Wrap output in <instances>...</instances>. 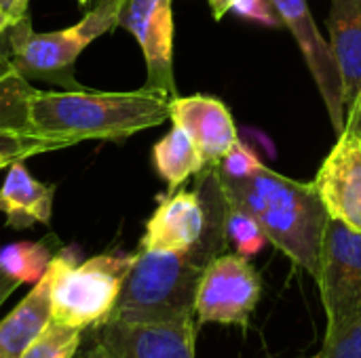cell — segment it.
<instances>
[{
  "label": "cell",
  "instance_id": "obj_12",
  "mask_svg": "<svg viewBox=\"0 0 361 358\" xmlns=\"http://www.w3.org/2000/svg\"><path fill=\"white\" fill-rule=\"evenodd\" d=\"M169 120L188 133L207 167L218 165L239 141L231 110L212 95L171 97Z\"/></svg>",
  "mask_w": 361,
  "mask_h": 358
},
{
  "label": "cell",
  "instance_id": "obj_11",
  "mask_svg": "<svg viewBox=\"0 0 361 358\" xmlns=\"http://www.w3.org/2000/svg\"><path fill=\"white\" fill-rule=\"evenodd\" d=\"M271 2L281 23L296 38L302 57L311 70V76L324 97L332 127L336 133H341L345 127V99H343V78L332 46L319 34L307 0H271Z\"/></svg>",
  "mask_w": 361,
  "mask_h": 358
},
{
  "label": "cell",
  "instance_id": "obj_7",
  "mask_svg": "<svg viewBox=\"0 0 361 358\" xmlns=\"http://www.w3.org/2000/svg\"><path fill=\"white\" fill-rule=\"evenodd\" d=\"M317 285L322 291L328 331L361 319V232L328 219Z\"/></svg>",
  "mask_w": 361,
  "mask_h": 358
},
{
  "label": "cell",
  "instance_id": "obj_18",
  "mask_svg": "<svg viewBox=\"0 0 361 358\" xmlns=\"http://www.w3.org/2000/svg\"><path fill=\"white\" fill-rule=\"evenodd\" d=\"M53 253L47 241L40 243H13L0 249V270L23 283H38L51 262Z\"/></svg>",
  "mask_w": 361,
  "mask_h": 358
},
{
  "label": "cell",
  "instance_id": "obj_6",
  "mask_svg": "<svg viewBox=\"0 0 361 358\" xmlns=\"http://www.w3.org/2000/svg\"><path fill=\"white\" fill-rule=\"evenodd\" d=\"M72 358H195V323H129L106 319L89 329Z\"/></svg>",
  "mask_w": 361,
  "mask_h": 358
},
{
  "label": "cell",
  "instance_id": "obj_17",
  "mask_svg": "<svg viewBox=\"0 0 361 358\" xmlns=\"http://www.w3.org/2000/svg\"><path fill=\"white\" fill-rule=\"evenodd\" d=\"M34 87L13 65L0 72V133H27Z\"/></svg>",
  "mask_w": 361,
  "mask_h": 358
},
{
  "label": "cell",
  "instance_id": "obj_8",
  "mask_svg": "<svg viewBox=\"0 0 361 358\" xmlns=\"http://www.w3.org/2000/svg\"><path fill=\"white\" fill-rule=\"evenodd\" d=\"M260 293V276L250 260L239 253H222L201 274L195 314L199 323L247 327Z\"/></svg>",
  "mask_w": 361,
  "mask_h": 358
},
{
  "label": "cell",
  "instance_id": "obj_19",
  "mask_svg": "<svg viewBox=\"0 0 361 358\" xmlns=\"http://www.w3.org/2000/svg\"><path fill=\"white\" fill-rule=\"evenodd\" d=\"M226 238L228 243H233L235 251L243 257H254L258 255L264 245L269 243L264 230L260 228V224L243 209L226 203Z\"/></svg>",
  "mask_w": 361,
  "mask_h": 358
},
{
  "label": "cell",
  "instance_id": "obj_28",
  "mask_svg": "<svg viewBox=\"0 0 361 358\" xmlns=\"http://www.w3.org/2000/svg\"><path fill=\"white\" fill-rule=\"evenodd\" d=\"M13 25H15V21H13V19H11V17L0 8V42H4V40H6V36H4V34H8V30H11Z\"/></svg>",
  "mask_w": 361,
  "mask_h": 358
},
{
  "label": "cell",
  "instance_id": "obj_2",
  "mask_svg": "<svg viewBox=\"0 0 361 358\" xmlns=\"http://www.w3.org/2000/svg\"><path fill=\"white\" fill-rule=\"evenodd\" d=\"M220 186L226 203L247 211L269 243L317 281L330 215L313 184L290 179L262 165L241 179L220 177Z\"/></svg>",
  "mask_w": 361,
  "mask_h": 358
},
{
  "label": "cell",
  "instance_id": "obj_1",
  "mask_svg": "<svg viewBox=\"0 0 361 358\" xmlns=\"http://www.w3.org/2000/svg\"><path fill=\"white\" fill-rule=\"evenodd\" d=\"M169 99L146 87L129 93L36 89L30 99L27 133L61 148L91 139L125 141L163 124L169 118Z\"/></svg>",
  "mask_w": 361,
  "mask_h": 358
},
{
  "label": "cell",
  "instance_id": "obj_26",
  "mask_svg": "<svg viewBox=\"0 0 361 358\" xmlns=\"http://www.w3.org/2000/svg\"><path fill=\"white\" fill-rule=\"evenodd\" d=\"M19 285H21V283H19L17 279H13V276H8L6 272L0 270V306L17 291Z\"/></svg>",
  "mask_w": 361,
  "mask_h": 358
},
{
  "label": "cell",
  "instance_id": "obj_10",
  "mask_svg": "<svg viewBox=\"0 0 361 358\" xmlns=\"http://www.w3.org/2000/svg\"><path fill=\"white\" fill-rule=\"evenodd\" d=\"M118 25L131 32L146 59V89L176 97L171 0H123Z\"/></svg>",
  "mask_w": 361,
  "mask_h": 358
},
{
  "label": "cell",
  "instance_id": "obj_20",
  "mask_svg": "<svg viewBox=\"0 0 361 358\" xmlns=\"http://www.w3.org/2000/svg\"><path fill=\"white\" fill-rule=\"evenodd\" d=\"M80 329L51 321L19 358H72L80 346Z\"/></svg>",
  "mask_w": 361,
  "mask_h": 358
},
{
  "label": "cell",
  "instance_id": "obj_27",
  "mask_svg": "<svg viewBox=\"0 0 361 358\" xmlns=\"http://www.w3.org/2000/svg\"><path fill=\"white\" fill-rule=\"evenodd\" d=\"M207 2H209L212 15H214L216 21H220L231 11V4H233V0H207Z\"/></svg>",
  "mask_w": 361,
  "mask_h": 358
},
{
  "label": "cell",
  "instance_id": "obj_16",
  "mask_svg": "<svg viewBox=\"0 0 361 358\" xmlns=\"http://www.w3.org/2000/svg\"><path fill=\"white\" fill-rule=\"evenodd\" d=\"M152 160L157 173L169 186V192H176L188 177L199 175L207 167L195 141L178 124H173L171 131L154 143Z\"/></svg>",
  "mask_w": 361,
  "mask_h": 358
},
{
  "label": "cell",
  "instance_id": "obj_14",
  "mask_svg": "<svg viewBox=\"0 0 361 358\" xmlns=\"http://www.w3.org/2000/svg\"><path fill=\"white\" fill-rule=\"evenodd\" d=\"M53 196L55 186L32 177L23 160H17L0 186V213L13 230H25L34 224L47 226L53 215Z\"/></svg>",
  "mask_w": 361,
  "mask_h": 358
},
{
  "label": "cell",
  "instance_id": "obj_4",
  "mask_svg": "<svg viewBox=\"0 0 361 358\" xmlns=\"http://www.w3.org/2000/svg\"><path fill=\"white\" fill-rule=\"evenodd\" d=\"M133 260L135 253H106L76 264L68 251L53 255L49 262L51 321L80 331L104 323L116 306Z\"/></svg>",
  "mask_w": 361,
  "mask_h": 358
},
{
  "label": "cell",
  "instance_id": "obj_31",
  "mask_svg": "<svg viewBox=\"0 0 361 358\" xmlns=\"http://www.w3.org/2000/svg\"><path fill=\"white\" fill-rule=\"evenodd\" d=\"M353 106H357V110H360V118H361V93H360V97H357V101H355Z\"/></svg>",
  "mask_w": 361,
  "mask_h": 358
},
{
  "label": "cell",
  "instance_id": "obj_24",
  "mask_svg": "<svg viewBox=\"0 0 361 358\" xmlns=\"http://www.w3.org/2000/svg\"><path fill=\"white\" fill-rule=\"evenodd\" d=\"M231 11H235L237 15H241L245 19L258 21V23H264L271 27L281 25V19L271 0H233Z\"/></svg>",
  "mask_w": 361,
  "mask_h": 358
},
{
  "label": "cell",
  "instance_id": "obj_15",
  "mask_svg": "<svg viewBox=\"0 0 361 358\" xmlns=\"http://www.w3.org/2000/svg\"><path fill=\"white\" fill-rule=\"evenodd\" d=\"M51 323V270L0 323V358H19Z\"/></svg>",
  "mask_w": 361,
  "mask_h": 358
},
{
  "label": "cell",
  "instance_id": "obj_32",
  "mask_svg": "<svg viewBox=\"0 0 361 358\" xmlns=\"http://www.w3.org/2000/svg\"><path fill=\"white\" fill-rule=\"evenodd\" d=\"M87 2H89V0H78V4H80V6H85Z\"/></svg>",
  "mask_w": 361,
  "mask_h": 358
},
{
  "label": "cell",
  "instance_id": "obj_23",
  "mask_svg": "<svg viewBox=\"0 0 361 358\" xmlns=\"http://www.w3.org/2000/svg\"><path fill=\"white\" fill-rule=\"evenodd\" d=\"M53 150H61V146L34 137L30 133H0V154H13L25 160L30 156L53 152Z\"/></svg>",
  "mask_w": 361,
  "mask_h": 358
},
{
  "label": "cell",
  "instance_id": "obj_29",
  "mask_svg": "<svg viewBox=\"0 0 361 358\" xmlns=\"http://www.w3.org/2000/svg\"><path fill=\"white\" fill-rule=\"evenodd\" d=\"M13 63H11V51H8V40L6 42H0V72L8 70Z\"/></svg>",
  "mask_w": 361,
  "mask_h": 358
},
{
  "label": "cell",
  "instance_id": "obj_13",
  "mask_svg": "<svg viewBox=\"0 0 361 358\" xmlns=\"http://www.w3.org/2000/svg\"><path fill=\"white\" fill-rule=\"evenodd\" d=\"M332 51L343 78L345 118L361 93V0H330Z\"/></svg>",
  "mask_w": 361,
  "mask_h": 358
},
{
  "label": "cell",
  "instance_id": "obj_21",
  "mask_svg": "<svg viewBox=\"0 0 361 358\" xmlns=\"http://www.w3.org/2000/svg\"><path fill=\"white\" fill-rule=\"evenodd\" d=\"M315 358H361V319L326 333L324 346Z\"/></svg>",
  "mask_w": 361,
  "mask_h": 358
},
{
  "label": "cell",
  "instance_id": "obj_9",
  "mask_svg": "<svg viewBox=\"0 0 361 358\" xmlns=\"http://www.w3.org/2000/svg\"><path fill=\"white\" fill-rule=\"evenodd\" d=\"M313 188L332 219L361 232V118L357 106L347 112L338 141L319 167Z\"/></svg>",
  "mask_w": 361,
  "mask_h": 358
},
{
  "label": "cell",
  "instance_id": "obj_30",
  "mask_svg": "<svg viewBox=\"0 0 361 358\" xmlns=\"http://www.w3.org/2000/svg\"><path fill=\"white\" fill-rule=\"evenodd\" d=\"M17 160H21L19 156H13V154H0V171L2 169H8L13 162H17Z\"/></svg>",
  "mask_w": 361,
  "mask_h": 358
},
{
  "label": "cell",
  "instance_id": "obj_22",
  "mask_svg": "<svg viewBox=\"0 0 361 358\" xmlns=\"http://www.w3.org/2000/svg\"><path fill=\"white\" fill-rule=\"evenodd\" d=\"M218 169V175L220 177H228V179H241V177H247L250 173H254L258 167H262L260 158L241 141H237L226 154L224 158L214 165Z\"/></svg>",
  "mask_w": 361,
  "mask_h": 358
},
{
  "label": "cell",
  "instance_id": "obj_3",
  "mask_svg": "<svg viewBox=\"0 0 361 358\" xmlns=\"http://www.w3.org/2000/svg\"><path fill=\"white\" fill-rule=\"evenodd\" d=\"M218 255L222 253L207 247L186 253L140 249L108 319L129 323H178L192 319L201 274Z\"/></svg>",
  "mask_w": 361,
  "mask_h": 358
},
{
  "label": "cell",
  "instance_id": "obj_5",
  "mask_svg": "<svg viewBox=\"0 0 361 358\" xmlns=\"http://www.w3.org/2000/svg\"><path fill=\"white\" fill-rule=\"evenodd\" d=\"M123 0H95V6L76 23L57 32H34L30 17L8 30L11 63L23 78H42L78 87L72 78L78 55L99 36L118 25Z\"/></svg>",
  "mask_w": 361,
  "mask_h": 358
},
{
  "label": "cell",
  "instance_id": "obj_25",
  "mask_svg": "<svg viewBox=\"0 0 361 358\" xmlns=\"http://www.w3.org/2000/svg\"><path fill=\"white\" fill-rule=\"evenodd\" d=\"M27 6H30V0H0V8H2L15 23H19L21 19L27 17Z\"/></svg>",
  "mask_w": 361,
  "mask_h": 358
}]
</instances>
